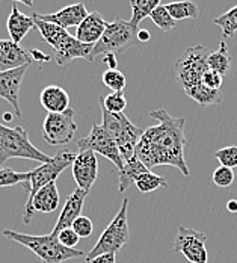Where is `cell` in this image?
<instances>
[{
	"label": "cell",
	"mask_w": 237,
	"mask_h": 263,
	"mask_svg": "<svg viewBox=\"0 0 237 263\" xmlns=\"http://www.w3.org/2000/svg\"><path fill=\"white\" fill-rule=\"evenodd\" d=\"M150 117L157 120V126L145 129L134 150V156L148 170L169 165L189 176V166L186 163L185 147V118L172 117L166 109L151 110Z\"/></svg>",
	"instance_id": "6da1fadb"
},
{
	"label": "cell",
	"mask_w": 237,
	"mask_h": 263,
	"mask_svg": "<svg viewBox=\"0 0 237 263\" xmlns=\"http://www.w3.org/2000/svg\"><path fill=\"white\" fill-rule=\"evenodd\" d=\"M213 23L222 29V36H224V40L234 36V33L237 32V6L231 8V9L227 11L225 14L216 17V18L213 20Z\"/></svg>",
	"instance_id": "f1b7e54d"
},
{
	"label": "cell",
	"mask_w": 237,
	"mask_h": 263,
	"mask_svg": "<svg viewBox=\"0 0 237 263\" xmlns=\"http://www.w3.org/2000/svg\"><path fill=\"white\" fill-rule=\"evenodd\" d=\"M2 235L12 242L25 245L35 256H38L43 263H64L71 259L85 257V253L77 248H67L61 245L57 237L53 236L52 233L44 236H35V235H26V233L5 229Z\"/></svg>",
	"instance_id": "7a4b0ae2"
},
{
	"label": "cell",
	"mask_w": 237,
	"mask_h": 263,
	"mask_svg": "<svg viewBox=\"0 0 237 263\" xmlns=\"http://www.w3.org/2000/svg\"><path fill=\"white\" fill-rule=\"evenodd\" d=\"M162 0H130V6H132V20L134 26H139V23L150 17V14L157 8Z\"/></svg>",
	"instance_id": "4316f807"
},
{
	"label": "cell",
	"mask_w": 237,
	"mask_h": 263,
	"mask_svg": "<svg viewBox=\"0 0 237 263\" xmlns=\"http://www.w3.org/2000/svg\"><path fill=\"white\" fill-rule=\"evenodd\" d=\"M236 176H237V170H236Z\"/></svg>",
	"instance_id": "7dc6e473"
},
{
	"label": "cell",
	"mask_w": 237,
	"mask_h": 263,
	"mask_svg": "<svg viewBox=\"0 0 237 263\" xmlns=\"http://www.w3.org/2000/svg\"><path fill=\"white\" fill-rule=\"evenodd\" d=\"M150 18H151L153 23H154L159 29H162L163 32L172 30V29L175 27V25H177V22L171 17V14L168 12V9H166L165 5H159L157 8L150 14Z\"/></svg>",
	"instance_id": "f546056e"
},
{
	"label": "cell",
	"mask_w": 237,
	"mask_h": 263,
	"mask_svg": "<svg viewBox=\"0 0 237 263\" xmlns=\"http://www.w3.org/2000/svg\"><path fill=\"white\" fill-rule=\"evenodd\" d=\"M32 64L30 53L11 40H0V71L17 70Z\"/></svg>",
	"instance_id": "e0dca14e"
},
{
	"label": "cell",
	"mask_w": 237,
	"mask_h": 263,
	"mask_svg": "<svg viewBox=\"0 0 237 263\" xmlns=\"http://www.w3.org/2000/svg\"><path fill=\"white\" fill-rule=\"evenodd\" d=\"M106 27H107V22L105 20V17L100 12L94 11L88 14V17L80 23L79 27H76L74 36L83 44L95 46L103 36Z\"/></svg>",
	"instance_id": "ac0fdd59"
},
{
	"label": "cell",
	"mask_w": 237,
	"mask_h": 263,
	"mask_svg": "<svg viewBox=\"0 0 237 263\" xmlns=\"http://www.w3.org/2000/svg\"><path fill=\"white\" fill-rule=\"evenodd\" d=\"M207 65H209V70L219 73L221 76H225L231 70V56L228 53V47L225 41H221L219 49L209 54Z\"/></svg>",
	"instance_id": "d4e9b609"
},
{
	"label": "cell",
	"mask_w": 237,
	"mask_h": 263,
	"mask_svg": "<svg viewBox=\"0 0 237 263\" xmlns=\"http://www.w3.org/2000/svg\"><path fill=\"white\" fill-rule=\"evenodd\" d=\"M57 240L61 242V245H64L67 248H76L79 245L80 237L71 227H68V229H64L59 232Z\"/></svg>",
	"instance_id": "8d00e7d4"
},
{
	"label": "cell",
	"mask_w": 237,
	"mask_h": 263,
	"mask_svg": "<svg viewBox=\"0 0 237 263\" xmlns=\"http://www.w3.org/2000/svg\"><path fill=\"white\" fill-rule=\"evenodd\" d=\"M100 105L112 114H123L127 107V99L124 92H112L106 97H100Z\"/></svg>",
	"instance_id": "4dcf8cb0"
},
{
	"label": "cell",
	"mask_w": 237,
	"mask_h": 263,
	"mask_svg": "<svg viewBox=\"0 0 237 263\" xmlns=\"http://www.w3.org/2000/svg\"><path fill=\"white\" fill-rule=\"evenodd\" d=\"M30 180V171L29 173H17L11 168H0V187L12 186V184L26 183Z\"/></svg>",
	"instance_id": "d6a6232c"
},
{
	"label": "cell",
	"mask_w": 237,
	"mask_h": 263,
	"mask_svg": "<svg viewBox=\"0 0 237 263\" xmlns=\"http://www.w3.org/2000/svg\"><path fill=\"white\" fill-rule=\"evenodd\" d=\"M210 50L204 46H193L186 49V52L175 62V80L187 91L189 88L201 83L204 73L209 70L207 59Z\"/></svg>",
	"instance_id": "ba28073f"
},
{
	"label": "cell",
	"mask_w": 237,
	"mask_h": 263,
	"mask_svg": "<svg viewBox=\"0 0 237 263\" xmlns=\"http://www.w3.org/2000/svg\"><path fill=\"white\" fill-rule=\"evenodd\" d=\"M71 229L79 235V237H89L94 232V222L91 221V218L80 215L79 218L73 222Z\"/></svg>",
	"instance_id": "d590c367"
},
{
	"label": "cell",
	"mask_w": 237,
	"mask_h": 263,
	"mask_svg": "<svg viewBox=\"0 0 237 263\" xmlns=\"http://www.w3.org/2000/svg\"><path fill=\"white\" fill-rule=\"evenodd\" d=\"M40 20L49 22L53 25L68 29V27H79V25L88 17V9L85 8L83 3H74V5H68L62 9H59L57 12L53 14H38L33 12Z\"/></svg>",
	"instance_id": "9a60e30c"
},
{
	"label": "cell",
	"mask_w": 237,
	"mask_h": 263,
	"mask_svg": "<svg viewBox=\"0 0 237 263\" xmlns=\"http://www.w3.org/2000/svg\"><path fill=\"white\" fill-rule=\"evenodd\" d=\"M206 242V233L189 227H179L172 251L182 253L190 263H209Z\"/></svg>",
	"instance_id": "8fae6325"
},
{
	"label": "cell",
	"mask_w": 237,
	"mask_h": 263,
	"mask_svg": "<svg viewBox=\"0 0 237 263\" xmlns=\"http://www.w3.org/2000/svg\"><path fill=\"white\" fill-rule=\"evenodd\" d=\"M103 64L107 67V70H116V65H118L116 54H115V53L105 54V56H103Z\"/></svg>",
	"instance_id": "ab89813d"
},
{
	"label": "cell",
	"mask_w": 237,
	"mask_h": 263,
	"mask_svg": "<svg viewBox=\"0 0 237 263\" xmlns=\"http://www.w3.org/2000/svg\"><path fill=\"white\" fill-rule=\"evenodd\" d=\"M73 177L77 187L88 191L98 177V160L94 152H80L73 162Z\"/></svg>",
	"instance_id": "4fadbf2b"
},
{
	"label": "cell",
	"mask_w": 237,
	"mask_h": 263,
	"mask_svg": "<svg viewBox=\"0 0 237 263\" xmlns=\"http://www.w3.org/2000/svg\"><path fill=\"white\" fill-rule=\"evenodd\" d=\"M59 191H57V186L56 182L46 184L44 187H41L35 197H33V201H32V209L40 213H52L57 209L59 206Z\"/></svg>",
	"instance_id": "44dd1931"
},
{
	"label": "cell",
	"mask_w": 237,
	"mask_h": 263,
	"mask_svg": "<svg viewBox=\"0 0 237 263\" xmlns=\"http://www.w3.org/2000/svg\"><path fill=\"white\" fill-rule=\"evenodd\" d=\"M102 79L112 92H123L127 85L124 73H121L120 70H106Z\"/></svg>",
	"instance_id": "1f68e13d"
},
{
	"label": "cell",
	"mask_w": 237,
	"mask_h": 263,
	"mask_svg": "<svg viewBox=\"0 0 237 263\" xmlns=\"http://www.w3.org/2000/svg\"><path fill=\"white\" fill-rule=\"evenodd\" d=\"M127 211H129V198H124L120 211L115 215V218L106 227L100 239L92 247V250L85 256L86 262L97 257V256H102V254H110V253L116 254L126 243L130 242Z\"/></svg>",
	"instance_id": "8992f818"
},
{
	"label": "cell",
	"mask_w": 237,
	"mask_h": 263,
	"mask_svg": "<svg viewBox=\"0 0 237 263\" xmlns=\"http://www.w3.org/2000/svg\"><path fill=\"white\" fill-rule=\"evenodd\" d=\"M137 30L139 26H134L133 23L116 18L112 23H107L105 33L100 38V41L94 46L92 50V61L98 54H109V53H121L133 46L141 44L137 40Z\"/></svg>",
	"instance_id": "52a82bcc"
},
{
	"label": "cell",
	"mask_w": 237,
	"mask_h": 263,
	"mask_svg": "<svg viewBox=\"0 0 237 263\" xmlns=\"http://www.w3.org/2000/svg\"><path fill=\"white\" fill-rule=\"evenodd\" d=\"M12 158L29 159L41 163H47L53 159L30 142L29 135L23 127H8L0 123V159L6 162Z\"/></svg>",
	"instance_id": "5b68a950"
},
{
	"label": "cell",
	"mask_w": 237,
	"mask_h": 263,
	"mask_svg": "<svg viewBox=\"0 0 237 263\" xmlns=\"http://www.w3.org/2000/svg\"><path fill=\"white\" fill-rule=\"evenodd\" d=\"M29 53H30L32 59H36L38 62H47V61H50V56L46 54V53H43L41 50L32 49V50H29Z\"/></svg>",
	"instance_id": "60d3db41"
},
{
	"label": "cell",
	"mask_w": 237,
	"mask_h": 263,
	"mask_svg": "<svg viewBox=\"0 0 237 263\" xmlns=\"http://www.w3.org/2000/svg\"><path fill=\"white\" fill-rule=\"evenodd\" d=\"M3 163H5V162H3V160L0 159V168H3Z\"/></svg>",
	"instance_id": "bcb514c9"
},
{
	"label": "cell",
	"mask_w": 237,
	"mask_h": 263,
	"mask_svg": "<svg viewBox=\"0 0 237 263\" xmlns=\"http://www.w3.org/2000/svg\"><path fill=\"white\" fill-rule=\"evenodd\" d=\"M227 209H228V212H231V213H237V200H230L227 203Z\"/></svg>",
	"instance_id": "7bdbcfd3"
},
{
	"label": "cell",
	"mask_w": 237,
	"mask_h": 263,
	"mask_svg": "<svg viewBox=\"0 0 237 263\" xmlns=\"http://www.w3.org/2000/svg\"><path fill=\"white\" fill-rule=\"evenodd\" d=\"M12 118H14V115H11V112H5V115H3L5 121H12Z\"/></svg>",
	"instance_id": "f6af8a7d"
},
{
	"label": "cell",
	"mask_w": 237,
	"mask_h": 263,
	"mask_svg": "<svg viewBox=\"0 0 237 263\" xmlns=\"http://www.w3.org/2000/svg\"><path fill=\"white\" fill-rule=\"evenodd\" d=\"M100 107H102V118H103L102 127L110 135V138L118 145L123 160L126 162L132 159L144 130L134 126L124 114H112L106 110L102 105Z\"/></svg>",
	"instance_id": "277c9868"
},
{
	"label": "cell",
	"mask_w": 237,
	"mask_h": 263,
	"mask_svg": "<svg viewBox=\"0 0 237 263\" xmlns=\"http://www.w3.org/2000/svg\"><path fill=\"white\" fill-rule=\"evenodd\" d=\"M150 38H151V33H150L147 29H139V30H137V40H139L141 44L150 41Z\"/></svg>",
	"instance_id": "b9f144b4"
},
{
	"label": "cell",
	"mask_w": 237,
	"mask_h": 263,
	"mask_svg": "<svg viewBox=\"0 0 237 263\" xmlns=\"http://www.w3.org/2000/svg\"><path fill=\"white\" fill-rule=\"evenodd\" d=\"M234 177H236L234 170L227 168V166H219L213 173V183L219 187H228L234 182Z\"/></svg>",
	"instance_id": "e575fe53"
},
{
	"label": "cell",
	"mask_w": 237,
	"mask_h": 263,
	"mask_svg": "<svg viewBox=\"0 0 237 263\" xmlns=\"http://www.w3.org/2000/svg\"><path fill=\"white\" fill-rule=\"evenodd\" d=\"M186 94L201 106H211L221 105L222 103V92L221 89H210L203 83H198L192 88L185 91Z\"/></svg>",
	"instance_id": "cb8c5ba5"
},
{
	"label": "cell",
	"mask_w": 237,
	"mask_h": 263,
	"mask_svg": "<svg viewBox=\"0 0 237 263\" xmlns=\"http://www.w3.org/2000/svg\"><path fill=\"white\" fill-rule=\"evenodd\" d=\"M77 147L80 152H94L95 155H102L103 158L109 159L118 170L124 166V160L120 155L118 145L110 138V135L102 127V124L94 123L91 132L77 141Z\"/></svg>",
	"instance_id": "9c48e42d"
},
{
	"label": "cell",
	"mask_w": 237,
	"mask_h": 263,
	"mask_svg": "<svg viewBox=\"0 0 237 263\" xmlns=\"http://www.w3.org/2000/svg\"><path fill=\"white\" fill-rule=\"evenodd\" d=\"M33 27H35L33 17L20 12V9L14 5L12 11H11V15L8 17V22H6V29H8L9 36H11L9 40L20 44L22 40L29 33V30L33 29Z\"/></svg>",
	"instance_id": "ffe728a7"
},
{
	"label": "cell",
	"mask_w": 237,
	"mask_h": 263,
	"mask_svg": "<svg viewBox=\"0 0 237 263\" xmlns=\"http://www.w3.org/2000/svg\"><path fill=\"white\" fill-rule=\"evenodd\" d=\"M201 83L210 89H221V86L224 83V76H221L219 73H216L213 70H207L201 79Z\"/></svg>",
	"instance_id": "74e56055"
},
{
	"label": "cell",
	"mask_w": 237,
	"mask_h": 263,
	"mask_svg": "<svg viewBox=\"0 0 237 263\" xmlns=\"http://www.w3.org/2000/svg\"><path fill=\"white\" fill-rule=\"evenodd\" d=\"M86 197H88V191H83L80 187H77L73 194H70V197L67 198V201L64 204V209L61 211V215H59V218L53 227V236L57 237L61 230L73 226V222L79 218L80 213H82L83 203H85Z\"/></svg>",
	"instance_id": "2e32d148"
},
{
	"label": "cell",
	"mask_w": 237,
	"mask_h": 263,
	"mask_svg": "<svg viewBox=\"0 0 237 263\" xmlns=\"http://www.w3.org/2000/svg\"><path fill=\"white\" fill-rule=\"evenodd\" d=\"M147 171H151V170H148L136 156H133L132 159L126 160L124 162V166L121 170H118V179H120L118 191L120 192H126Z\"/></svg>",
	"instance_id": "7402d4cb"
},
{
	"label": "cell",
	"mask_w": 237,
	"mask_h": 263,
	"mask_svg": "<svg viewBox=\"0 0 237 263\" xmlns=\"http://www.w3.org/2000/svg\"><path fill=\"white\" fill-rule=\"evenodd\" d=\"M92 50H94L92 44H83L76 36L68 35L59 44V47L54 49V59H56V64L61 67L67 65L73 59H86L92 62Z\"/></svg>",
	"instance_id": "5bb4252c"
},
{
	"label": "cell",
	"mask_w": 237,
	"mask_h": 263,
	"mask_svg": "<svg viewBox=\"0 0 237 263\" xmlns=\"http://www.w3.org/2000/svg\"><path fill=\"white\" fill-rule=\"evenodd\" d=\"M12 2L23 3V5H26V6H29V8H32V6H33V0H12Z\"/></svg>",
	"instance_id": "ee69618b"
},
{
	"label": "cell",
	"mask_w": 237,
	"mask_h": 263,
	"mask_svg": "<svg viewBox=\"0 0 237 263\" xmlns=\"http://www.w3.org/2000/svg\"><path fill=\"white\" fill-rule=\"evenodd\" d=\"M29 65H23L17 70L0 71V99L6 100L14 109L15 117H22L20 107V88L26 76Z\"/></svg>",
	"instance_id": "7c38bea8"
},
{
	"label": "cell",
	"mask_w": 237,
	"mask_h": 263,
	"mask_svg": "<svg viewBox=\"0 0 237 263\" xmlns=\"http://www.w3.org/2000/svg\"><path fill=\"white\" fill-rule=\"evenodd\" d=\"M116 262V254L110 253V254H102L97 256L91 260H88V263H115Z\"/></svg>",
	"instance_id": "f35d334b"
},
{
	"label": "cell",
	"mask_w": 237,
	"mask_h": 263,
	"mask_svg": "<svg viewBox=\"0 0 237 263\" xmlns=\"http://www.w3.org/2000/svg\"><path fill=\"white\" fill-rule=\"evenodd\" d=\"M171 17L179 22L186 18H198L200 17V9L198 5L192 0H180V2H171L165 5Z\"/></svg>",
	"instance_id": "484cf974"
},
{
	"label": "cell",
	"mask_w": 237,
	"mask_h": 263,
	"mask_svg": "<svg viewBox=\"0 0 237 263\" xmlns=\"http://www.w3.org/2000/svg\"><path fill=\"white\" fill-rule=\"evenodd\" d=\"M40 102L49 114H62L70 109L68 92L57 85H49L41 91Z\"/></svg>",
	"instance_id": "d6986e66"
},
{
	"label": "cell",
	"mask_w": 237,
	"mask_h": 263,
	"mask_svg": "<svg viewBox=\"0 0 237 263\" xmlns=\"http://www.w3.org/2000/svg\"><path fill=\"white\" fill-rule=\"evenodd\" d=\"M33 20H35V27L40 30L41 36L44 38V41L52 46V49H57L59 44L70 35L67 29L64 27L57 26V25H53V23H49V22H44V20H40L35 14H32Z\"/></svg>",
	"instance_id": "603a6c76"
},
{
	"label": "cell",
	"mask_w": 237,
	"mask_h": 263,
	"mask_svg": "<svg viewBox=\"0 0 237 263\" xmlns=\"http://www.w3.org/2000/svg\"><path fill=\"white\" fill-rule=\"evenodd\" d=\"M134 186L142 192V194H148V192H153V191H157L159 187H166L168 186V182L165 177L162 176H157L151 171H147L144 173L136 182H134Z\"/></svg>",
	"instance_id": "83f0119b"
},
{
	"label": "cell",
	"mask_w": 237,
	"mask_h": 263,
	"mask_svg": "<svg viewBox=\"0 0 237 263\" xmlns=\"http://www.w3.org/2000/svg\"><path fill=\"white\" fill-rule=\"evenodd\" d=\"M74 109L62 114H47L43 123V138L50 145H65L73 141L77 124L74 121Z\"/></svg>",
	"instance_id": "30bf717a"
},
{
	"label": "cell",
	"mask_w": 237,
	"mask_h": 263,
	"mask_svg": "<svg viewBox=\"0 0 237 263\" xmlns=\"http://www.w3.org/2000/svg\"><path fill=\"white\" fill-rule=\"evenodd\" d=\"M76 159V155L68 152V150H59L56 153V156L47 163L40 165L38 168L30 171V180H29V186H27V201L25 209H23V221L25 224H30L32 218L35 215V211L32 209V201L35 194L44 187L46 184L56 182V179L61 176V173H64L70 165H73Z\"/></svg>",
	"instance_id": "3957f363"
},
{
	"label": "cell",
	"mask_w": 237,
	"mask_h": 263,
	"mask_svg": "<svg viewBox=\"0 0 237 263\" xmlns=\"http://www.w3.org/2000/svg\"><path fill=\"white\" fill-rule=\"evenodd\" d=\"M214 158L219 160L221 166H227L231 170H237V147L236 145H228L224 148H219L214 153Z\"/></svg>",
	"instance_id": "836d02e7"
}]
</instances>
